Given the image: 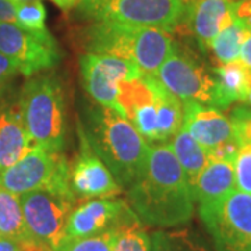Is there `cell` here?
<instances>
[{"label": "cell", "mask_w": 251, "mask_h": 251, "mask_svg": "<svg viewBox=\"0 0 251 251\" xmlns=\"http://www.w3.org/2000/svg\"><path fill=\"white\" fill-rule=\"evenodd\" d=\"M128 205L141 224L175 227L194 214L187 177L169 144H151L141 172L127 187Z\"/></svg>", "instance_id": "cell-1"}, {"label": "cell", "mask_w": 251, "mask_h": 251, "mask_svg": "<svg viewBox=\"0 0 251 251\" xmlns=\"http://www.w3.org/2000/svg\"><path fill=\"white\" fill-rule=\"evenodd\" d=\"M81 127L91 148L105 162L117 183L128 187L143 169L151 144L128 119L100 105L87 109Z\"/></svg>", "instance_id": "cell-2"}, {"label": "cell", "mask_w": 251, "mask_h": 251, "mask_svg": "<svg viewBox=\"0 0 251 251\" xmlns=\"http://www.w3.org/2000/svg\"><path fill=\"white\" fill-rule=\"evenodd\" d=\"M90 53L116 56L135 64L143 74L156 75L176 48L169 31L112 21L92 23L84 34Z\"/></svg>", "instance_id": "cell-3"}, {"label": "cell", "mask_w": 251, "mask_h": 251, "mask_svg": "<svg viewBox=\"0 0 251 251\" xmlns=\"http://www.w3.org/2000/svg\"><path fill=\"white\" fill-rule=\"evenodd\" d=\"M18 106L34 148L63 151L69 127L60 80L50 74L29 77L21 90Z\"/></svg>", "instance_id": "cell-4"}, {"label": "cell", "mask_w": 251, "mask_h": 251, "mask_svg": "<svg viewBox=\"0 0 251 251\" xmlns=\"http://www.w3.org/2000/svg\"><path fill=\"white\" fill-rule=\"evenodd\" d=\"M187 0H80L78 14L92 23L112 21L127 25L171 31L183 23Z\"/></svg>", "instance_id": "cell-5"}, {"label": "cell", "mask_w": 251, "mask_h": 251, "mask_svg": "<svg viewBox=\"0 0 251 251\" xmlns=\"http://www.w3.org/2000/svg\"><path fill=\"white\" fill-rule=\"evenodd\" d=\"M31 240L44 251H57L67 239L66 225L77 204L72 191L38 190L20 196Z\"/></svg>", "instance_id": "cell-6"}, {"label": "cell", "mask_w": 251, "mask_h": 251, "mask_svg": "<svg viewBox=\"0 0 251 251\" xmlns=\"http://www.w3.org/2000/svg\"><path fill=\"white\" fill-rule=\"evenodd\" d=\"M155 77L181 103L196 102L219 110L225 109L215 74L212 75L204 63L177 44Z\"/></svg>", "instance_id": "cell-7"}, {"label": "cell", "mask_w": 251, "mask_h": 251, "mask_svg": "<svg viewBox=\"0 0 251 251\" xmlns=\"http://www.w3.org/2000/svg\"><path fill=\"white\" fill-rule=\"evenodd\" d=\"M0 186L17 196L38 190L72 191L70 162L62 151L35 147L14 165L0 172Z\"/></svg>", "instance_id": "cell-8"}, {"label": "cell", "mask_w": 251, "mask_h": 251, "mask_svg": "<svg viewBox=\"0 0 251 251\" xmlns=\"http://www.w3.org/2000/svg\"><path fill=\"white\" fill-rule=\"evenodd\" d=\"M198 212L216 251H251V194L234 190Z\"/></svg>", "instance_id": "cell-9"}, {"label": "cell", "mask_w": 251, "mask_h": 251, "mask_svg": "<svg viewBox=\"0 0 251 251\" xmlns=\"http://www.w3.org/2000/svg\"><path fill=\"white\" fill-rule=\"evenodd\" d=\"M0 53L9 57L18 73L25 77L50 70L62 59L60 49L49 31L32 32L17 23L4 21H0Z\"/></svg>", "instance_id": "cell-10"}, {"label": "cell", "mask_w": 251, "mask_h": 251, "mask_svg": "<svg viewBox=\"0 0 251 251\" xmlns=\"http://www.w3.org/2000/svg\"><path fill=\"white\" fill-rule=\"evenodd\" d=\"M82 85L98 105L113 109L125 116L117 100L119 84L143 75V72L133 63L109 54L85 53L80 57Z\"/></svg>", "instance_id": "cell-11"}, {"label": "cell", "mask_w": 251, "mask_h": 251, "mask_svg": "<svg viewBox=\"0 0 251 251\" xmlns=\"http://www.w3.org/2000/svg\"><path fill=\"white\" fill-rule=\"evenodd\" d=\"M78 137L80 150L70 163V188L74 197L77 201H87L119 196L123 187L117 183L105 162L91 148L81 126L78 127Z\"/></svg>", "instance_id": "cell-12"}, {"label": "cell", "mask_w": 251, "mask_h": 251, "mask_svg": "<svg viewBox=\"0 0 251 251\" xmlns=\"http://www.w3.org/2000/svg\"><path fill=\"white\" fill-rule=\"evenodd\" d=\"M140 221L131 206L120 198H94L74 206L66 225L67 237H87L120 229Z\"/></svg>", "instance_id": "cell-13"}, {"label": "cell", "mask_w": 251, "mask_h": 251, "mask_svg": "<svg viewBox=\"0 0 251 251\" xmlns=\"http://www.w3.org/2000/svg\"><path fill=\"white\" fill-rule=\"evenodd\" d=\"M237 0H187L183 23L197 38L198 44L209 49L222 29L234 21ZM181 23V24H183Z\"/></svg>", "instance_id": "cell-14"}, {"label": "cell", "mask_w": 251, "mask_h": 251, "mask_svg": "<svg viewBox=\"0 0 251 251\" xmlns=\"http://www.w3.org/2000/svg\"><path fill=\"white\" fill-rule=\"evenodd\" d=\"M183 127L206 152L226 141L237 140L232 120L221 113L219 109L196 102L183 103Z\"/></svg>", "instance_id": "cell-15"}, {"label": "cell", "mask_w": 251, "mask_h": 251, "mask_svg": "<svg viewBox=\"0 0 251 251\" xmlns=\"http://www.w3.org/2000/svg\"><path fill=\"white\" fill-rule=\"evenodd\" d=\"M32 148L18 102L9 105L0 100V172L14 165Z\"/></svg>", "instance_id": "cell-16"}, {"label": "cell", "mask_w": 251, "mask_h": 251, "mask_svg": "<svg viewBox=\"0 0 251 251\" xmlns=\"http://www.w3.org/2000/svg\"><path fill=\"white\" fill-rule=\"evenodd\" d=\"M190 188L200 205L221 201L236 190L233 161H209Z\"/></svg>", "instance_id": "cell-17"}, {"label": "cell", "mask_w": 251, "mask_h": 251, "mask_svg": "<svg viewBox=\"0 0 251 251\" xmlns=\"http://www.w3.org/2000/svg\"><path fill=\"white\" fill-rule=\"evenodd\" d=\"M0 236L21 244L23 251H44L31 240L20 196L0 186Z\"/></svg>", "instance_id": "cell-18"}, {"label": "cell", "mask_w": 251, "mask_h": 251, "mask_svg": "<svg viewBox=\"0 0 251 251\" xmlns=\"http://www.w3.org/2000/svg\"><path fill=\"white\" fill-rule=\"evenodd\" d=\"M156 94V143L165 144L172 140L183 127L184 109L179 98L166 90L153 75Z\"/></svg>", "instance_id": "cell-19"}, {"label": "cell", "mask_w": 251, "mask_h": 251, "mask_svg": "<svg viewBox=\"0 0 251 251\" xmlns=\"http://www.w3.org/2000/svg\"><path fill=\"white\" fill-rule=\"evenodd\" d=\"M214 73L225 109L234 102H247L251 85V69L240 60H234L218 66Z\"/></svg>", "instance_id": "cell-20"}, {"label": "cell", "mask_w": 251, "mask_h": 251, "mask_svg": "<svg viewBox=\"0 0 251 251\" xmlns=\"http://www.w3.org/2000/svg\"><path fill=\"white\" fill-rule=\"evenodd\" d=\"M169 145H171L175 156L177 158L180 166L187 177L188 184L191 187L194 180L197 179L198 175L202 172L206 163L209 162L208 153L191 137V134L184 127H181L179 133L172 138V143H169Z\"/></svg>", "instance_id": "cell-21"}, {"label": "cell", "mask_w": 251, "mask_h": 251, "mask_svg": "<svg viewBox=\"0 0 251 251\" xmlns=\"http://www.w3.org/2000/svg\"><path fill=\"white\" fill-rule=\"evenodd\" d=\"M249 34L250 31L244 27L242 21L234 18V21L229 27L222 29L214 38L209 49L221 64L239 60L242 46Z\"/></svg>", "instance_id": "cell-22"}, {"label": "cell", "mask_w": 251, "mask_h": 251, "mask_svg": "<svg viewBox=\"0 0 251 251\" xmlns=\"http://www.w3.org/2000/svg\"><path fill=\"white\" fill-rule=\"evenodd\" d=\"M112 251H153L152 234L137 221L119 229Z\"/></svg>", "instance_id": "cell-23"}, {"label": "cell", "mask_w": 251, "mask_h": 251, "mask_svg": "<svg viewBox=\"0 0 251 251\" xmlns=\"http://www.w3.org/2000/svg\"><path fill=\"white\" fill-rule=\"evenodd\" d=\"M119 229L87 237H67L57 251H112Z\"/></svg>", "instance_id": "cell-24"}, {"label": "cell", "mask_w": 251, "mask_h": 251, "mask_svg": "<svg viewBox=\"0 0 251 251\" xmlns=\"http://www.w3.org/2000/svg\"><path fill=\"white\" fill-rule=\"evenodd\" d=\"M46 10L41 1L16 6V23L32 32H46Z\"/></svg>", "instance_id": "cell-25"}, {"label": "cell", "mask_w": 251, "mask_h": 251, "mask_svg": "<svg viewBox=\"0 0 251 251\" xmlns=\"http://www.w3.org/2000/svg\"><path fill=\"white\" fill-rule=\"evenodd\" d=\"M233 166L236 190L251 194V144H240Z\"/></svg>", "instance_id": "cell-26"}, {"label": "cell", "mask_w": 251, "mask_h": 251, "mask_svg": "<svg viewBox=\"0 0 251 251\" xmlns=\"http://www.w3.org/2000/svg\"><path fill=\"white\" fill-rule=\"evenodd\" d=\"M236 138L240 144H251V110L246 108L234 109L232 113Z\"/></svg>", "instance_id": "cell-27"}, {"label": "cell", "mask_w": 251, "mask_h": 251, "mask_svg": "<svg viewBox=\"0 0 251 251\" xmlns=\"http://www.w3.org/2000/svg\"><path fill=\"white\" fill-rule=\"evenodd\" d=\"M17 74L18 70L16 64L11 62L9 57L0 53V100Z\"/></svg>", "instance_id": "cell-28"}, {"label": "cell", "mask_w": 251, "mask_h": 251, "mask_svg": "<svg viewBox=\"0 0 251 251\" xmlns=\"http://www.w3.org/2000/svg\"><path fill=\"white\" fill-rule=\"evenodd\" d=\"M0 21L16 23V3L13 0H0Z\"/></svg>", "instance_id": "cell-29"}, {"label": "cell", "mask_w": 251, "mask_h": 251, "mask_svg": "<svg viewBox=\"0 0 251 251\" xmlns=\"http://www.w3.org/2000/svg\"><path fill=\"white\" fill-rule=\"evenodd\" d=\"M239 60L243 64H246L249 69H251V32L246 38L244 44H243L242 50H240V54H239Z\"/></svg>", "instance_id": "cell-30"}, {"label": "cell", "mask_w": 251, "mask_h": 251, "mask_svg": "<svg viewBox=\"0 0 251 251\" xmlns=\"http://www.w3.org/2000/svg\"><path fill=\"white\" fill-rule=\"evenodd\" d=\"M0 251H23L21 244L13 239L0 236Z\"/></svg>", "instance_id": "cell-31"}, {"label": "cell", "mask_w": 251, "mask_h": 251, "mask_svg": "<svg viewBox=\"0 0 251 251\" xmlns=\"http://www.w3.org/2000/svg\"><path fill=\"white\" fill-rule=\"evenodd\" d=\"M52 1L62 10H70L80 3V0H52Z\"/></svg>", "instance_id": "cell-32"}, {"label": "cell", "mask_w": 251, "mask_h": 251, "mask_svg": "<svg viewBox=\"0 0 251 251\" xmlns=\"http://www.w3.org/2000/svg\"><path fill=\"white\" fill-rule=\"evenodd\" d=\"M14 3H16V6L17 4H24V3H32V1H41V0H13Z\"/></svg>", "instance_id": "cell-33"}, {"label": "cell", "mask_w": 251, "mask_h": 251, "mask_svg": "<svg viewBox=\"0 0 251 251\" xmlns=\"http://www.w3.org/2000/svg\"><path fill=\"white\" fill-rule=\"evenodd\" d=\"M190 251H205V250H204V249H201L200 246H196V247H194L193 250H190Z\"/></svg>", "instance_id": "cell-34"}, {"label": "cell", "mask_w": 251, "mask_h": 251, "mask_svg": "<svg viewBox=\"0 0 251 251\" xmlns=\"http://www.w3.org/2000/svg\"><path fill=\"white\" fill-rule=\"evenodd\" d=\"M247 102L251 105V85H250V91H249V97H247Z\"/></svg>", "instance_id": "cell-35"}]
</instances>
